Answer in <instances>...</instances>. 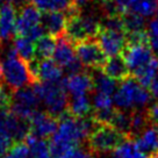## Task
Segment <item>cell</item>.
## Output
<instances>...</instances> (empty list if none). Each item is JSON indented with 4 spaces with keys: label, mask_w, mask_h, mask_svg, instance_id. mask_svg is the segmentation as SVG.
<instances>
[{
    "label": "cell",
    "mask_w": 158,
    "mask_h": 158,
    "mask_svg": "<svg viewBox=\"0 0 158 158\" xmlns=\"http://www.w3.org/2000/svg\"><path fill=\"white\" fill-rule=\"evenodd\" d=\"M1 68L4 81L14 92L25 89L30 84H36L28 63L20 58L13 45L6 48L4 57L1 59Z\"/></svg>",
    "instance_id": "obj_1"
},
{
    "label": "cell",
    "mask_w": 158,
    "mask_h": 158,
    "mask_svg": "<svg viewBox=\"0 0 158 158\" xmlns=\"http://www.w3.org/2000/svg\"><path fill=\"white\" fill-rule=\"evenodd\" d=\"M152 95L148 89L143 87L134 77L126 79L118 87L113 95L114 105L121 110H137L149 104Z\"/></svg>",
    "instance_id": "obj_2"
},
{
    "label": "cell",
    "mask_w": 158,
    "mask_h": 158,
    "mask_svg": "<svg viewBox=\"0 0 158 158\" xmlns=\"http://www.w3.org/2000/svg\"><path fill=\"white\" fill-rule=\"evenodd\" d=\"M33 89L40 101L44 105L45 112L51 116L59 120L62 115L68 113L70 99L62 83L47 84L39 81L33 85Z\"/></svg>",
    "instance_id": "obj_3"
},
{
    "label": "cell",
    "mask_w": 158,
    "mask_h": 158,
    "mask_svg": "<svg viewBox=\"0 0 158 158\" xmlns=\"http://www.w3.org/2000/svg\"><path fill=\"white\" fill-rule=\"evenodd\" d=\"M100 22L101 21L92 14H80L79 12L77 14L69 15L64 36L74 45L92 40L100 33Z\"/></svg>",
    "instance_id": "obj_4"
},
{
    "label": "cell",
    "mask_w": 158,
    "mask_h": 158,
    "mask_svg": "<svg viewBox=\"0 0 158 158\" xmlns=\"http://www.w3.org/2000/svg\"><path fill=\"white\" fill-rule=\"evenodd\" d=\"M128 137L126 135L120 133L112 126L97 124V127L87 138V144L91 152L104 153L114 151Z\"/></svg>",
    "instance_id": "obj_5"
},
{
    "label": "cell",
    "mask_w": 158,
    "mask_h": 158,
    "mask_svg": "<svg viewBox=\"0 0 158 158\" xmlns=\"http://www.w3.org/2000/svg\"><path fill=\"white\" fill-rule=\"evenodd\" d=\"M40 99L37 98L33 87H25L19 91H15L12 97L10 112L21 120L28 121L31 118L40 107Z\"/></svg>",
    "instance_id": "obj_6"
},
{
    "label": "cell",
    "mask_w": 158,
    "mask_h": 158,
    "mask_svg": "<svg viewBox=\"0 0 158 158\" xmlns=\"http://www.w3.org/2000/svg\"><path fill=\"white\" fill-rule=\"evenodd\" d=\"M0 135L8 137L14 143H20L30 135L29 122L19 118L10 108L4 109L0 112Z\"/></svg>",
    "instance_id": "obj_7"
},
{
    "label": "cell",
    "mask_w": 158,
    "mask_h": 158,
    "mask_svg": "<svg viewBox=\"0 0 158 158\" xmlns=\"http://www.w3.org/2000/svg\"><path fill=\"white\" fill-rule=\"evenodd\" d=\"M73 45L65 36H62L57 39V45L52 56L55 62L69 74L79 73L83 68V64L76 55V48Z\"/></svg>",
    "instance_id": "obj_8"
},
{
    "label": "cell",
    "mask_w": 158,
    "mask_h": 158,
    "mask_svg": "<svg viewBox=\"0 0 158 158\" xmlns=\"http://www.w3.org/2000/svg\"><path fill=\"white\" fill-rule=\"evenodd\" d=\"M76 55L83 66L93 70H101L107 60V56L100 48L97 40H89L76 44Z\"/></svg>",
    "instance_id": "obj_9"
},
{
    "label": "cell",
    "mask_w": 158,
    "mask_h": 158,
    "mask_svg": "<svg viewBox=\"0 0 158 158\" xmlns=\"http://www.w3.org/2000/svg\"><path fill=\"white\" fill-rule=\"evenodd\" d=\"M42 15L43 14L41 13V10L33 2L23 5L21 7V10L18 12L15 35L28 37L31 30L41 25Z\"/></svg>",
    "instance_id": "obj_10"
},
{
    "label": "cell",
    "mask_w": 158,
    "mask_h": 158,
    "mask_svg": "<svg viewBox=\"0 0 158 158\" xmlns=\"http://www.w3.org/2000/svg\"><path fill=\"white\" fill-rule=\"evenodd\" d=\"M97 42L105 55L110 58L123 54L124 49L127 48V34L100 29V33L97 36Z\"/></svg>",
    "instance_id": "obj_11"
},
{
    "label": "cell",
    "mask_w": 158,
    "mask_h": 158,
    "mask_svg": "<svg viewBox=\"0 0 158 158\" xmlns=\"http://www.w3.org/2000/svg\"><path fill=\"white\" fill-rule=\"evenodd\" d=\"M59 121L54 116H51L47 112L37 110L29 120L30 135L35 137L45 139L52 137L58 129Z\"/></svg>",
    "instance_id": "obj_12"
},
{
    "label": "cell",
    "mask_w": 158,
    "mask_h": 158,
    "mask_svg": "<svg viewBox=\"0 0 158 158\" xmlns=\"http://www.w3.org/2000/svg\"><path fill=\"white\" fill-rule=\"evenodd\" d=\"M122 57L126 60L131 74L148 65L155 58L150 45H127Z\"/></svg>",
    "instance_id": "obj_13"
},
{
    "label": "cell",
    "mask_w": 158,
    "mask_h": 158,
    "mask_svg": "<svg viewBox=\"0 0 158 158\" xmlns=\"http://www.w3.org/2000/svg\"><path fill=\"white\" fill-rule=\"evenodd\" d=\"M62 85L65 91L72 97L87 95L89 92L93 91V78L92 74L87 72H79L76 74H69L62 80Z\"/></svg>",
    "instance_id": "obj_14"
},
{
    "label": "cell",
    "mask_w": 158,
    "mask_h": 158,
    "mask_svg": "<svg viewBox=\"0 0 158 158\" xmlns=\"http://www.w3.org/2000/svg\"><path fill=\"white\" fill-rule=\"evenodd\" d=\"M18 10L14 5L5 2L0 6V41H7L15 34Z\"/></svg>",
    "instance_id": "obj_15"
},
{
    "label": "cell",
    "mask_w": 158,
    "mask_h": 158,
    "mask_svg": "<svg viewBox=\"0 0 158 158\" xmlns=\"http://www.w3.org/2000/svg\"><path fill=\"white\" fill-rule=\"evenodd\" d=\"M68 16L62 12H45L42 15L41 25L44 29L45 34L59 39L65 35Z\"/></svg>",
    "instance_id": "obj_16"
},
{
    "label": "cell",
    "mask_w": 158,
    "mask_h": 158,
    "mask_svg": "<svg viewBox=\"0 0 158 158\" xmlns=\"http://www.w3.org/2000/svg\"><path fill=\"white\" fill-rule=\"evenodd\" d=\"M137 149L149 158H158V130L155 126H150L141 136L134 139Z\"/></svg>",
    "instance_id": "obj_17"
},
{
    "label": "cell",
    "mask_w": 158,
    "mask_h": 158,
    "mask_svg": "<svg viewBox=\"0 0 158 158\" xmlns=\"http://www.w3.org/2000/svg\"><path fill=\"white\" fill-rule=\"evenodd\" d=\"M37 79L41 83L59 84L63 80V69L52 58L39 60Z\"/></svg>",
    "instance_id": "obj_18"
},
{
    "label": "cell",
    "mask_w": 158,
    "mask_h": 158,
    "mask_svg": "<svg viewBox=\"0 0 158 158\" xmlns=\"http://www.w3.org/2000/svg\"><path fill=\"white\" fill-rule=\"evenodd\" d=\"M101 71L107 77L114 79L115 81H124L131 77L130 70L122 56H115L107 58L106 63L101 68Z\"/></svg>",
    "instance_id": "obj_19"
},
{
    "label": "cell",
    "mask_w": 158,
    "mask_h": 158,
    "mask_svg": "<svg viewBox=\"0 0 158 158\" xmlns=\"http://www.w3.org/2000/svg\"><path fill=\"white\" fill-rule=\"evenodd\" d=\"M33 4L44 12H66L68 16L79 13V8L73 4V0H36Z\"/></svg>",
    "instance_id": "obj_20"
},
{
    "label": "cell",
    "mask_w": 158,
    "mask_h": 158,
    "mask_svg": "<svg viewBox=\"0 0 158 158\" xmlns=\"http://www.w3.org/2000/svg\"><path fill=\"white\" fill-rule=\"evenodd\" d=\"M92 109V104L87 95L71 97L69 100L68 113L77 118H85Z\"/></svg>",
    "instance_id": "obj_21"
},
{
    "label": "cell",
    "mask_w": 158,
    "mask_h": 158,
    "mask_svg": "<svg viewBox=\"0 0 158 158\" xmlns=\"http://www.w3.org/2000/svg\"><path fill=\"white\" fill-rule=\"evenodd\" d=\"M95 73L92 74L93 78V87L97 93L107 94V95H114L116 92L118 84L114 79L107 77L101 70H94Z\"/></svg>",
    "instance_id": "obj_22"
},
{
    "label": "cell",
    "mask_w": 158,
    "mask_h": 158,
    "mask_svg": "<svg viewBox=\"0 0 158 158\" xmlns=\"http://www.w3.org/2000/svg\"><path fill=\"white\" fill-rule=\"evenodd\" d=\"M15 51L18 52L20 58L29 63L31 60L36 59V45L35 42L23 36H16L13 42Z\"/></svg>",
    "instance_id": "obj_23"
},
{
    "label": "cell",
    "mask_w": 158,
    "mask_h": 158,
    "mask_svg": "<svg viewBox=\"0 0 158 158\" xmlns=\"http://www.w3.org/2000/svg\"><path fill=\"white\" fill-rule=\"evenodd\" d=\"M131 77L136 79L143 87L149 89L152 81L158 77V58L155 57L148 65L131 74Z\"/></svg>",
    "instance_id": "obj_24"
},
{
    "label": "cell",
    "mask_w": 158,
    "mask_h": 158,
    "mask_svg": "<svg viewBox=\"0 0 158 158\" xmlns=\"http://www.w3.org/2000/svg\"><path fill=\"white\" fill-rule=\"evenodd\" d=\"M26 144L29 148V158H52L49 144L45 139L29 135L26 138Z\"/></svg>",
    "instance_id": "obj_25"
},
{
    "label": "cell",
    "mask_w": 158,
    "mask_h": 158,
    "mask_svg": "<svg viewBox=\"0 0 158 158\" xmlns=\"http://www.w3.org/2000/svg\"><path fill=\"white\" fill-rule=\"evenodd\" d=\"M36 45V59H50L54 56L55 49L57 45V39H55L50 35L45 34L39 41L35 42Z\"/></svg>",
    "instance_id": "obj_26"
},
{
    "label": "cell",
    "mask_w": 158,
    "mask_h": 158,
    "mask_svg": "<svg viewBox=\"0 0 158 158\" xmlns=\"http://www.w3.org/2000/svg\"><path fill=\"white\" fill-rule=\"evenodd\" d=\"M130 124H131V112L129 113L127 110H121V109L115 108L109 126H112L113 128H115L129 138Z\"/></svg>",
    "instance_id": "obj_27"
},
{
    "label": "cell",
    "mask_w": 158,
    "mask_h": 158,
    "mask_svg": "<svg viewBox=\"0 0 158 158\" xmlns=\"http://www.w3.org/2000/svg\"><path fill=\"white\" fill-rule=\"evenodd\" d=\"M123 20L124 29L126 34L134 33V31H139V30H145V19L141 15L136 14L134 12H127L121 15Z\"/></svg>",
    "instance_id": "obj_28"
},
{
    "label": "cell",
    "mask_w": 158,
    "mask_h": 158,
    "mask_svg": "<svg viewBox=\"0 0 158 158\" xmlns=\"http://www.w3.org/2000/svg\"><path fill=\"white\" fill-rule=\"evenodd\" d=\"M158 0H136L130 12L141 15L142 18H151L157 13Z\"/></svg>",
    "instance_id": "obj_29"
},
{
    "label": "cell",
    "mask_w": 158,
    "mask_h": 158,
    "mask_svg": "<svg viewBox=\"0 0 158 158\" xmlns=\"http://www.w3.org/2000/svg\"><path fill=\"white\" fill-rule=\"evenodd\" d=\"M137 150L135 141L131 138H127L123 143L114 150L112 158H135Z\"/></svg>",
    "instance_id": "obj_30"
},
{
    "label": "cell",
    "mask_w": 158,
    "mask_h": 158,
    "mask_svg": "<svg viewBox=\"0 0 158 158\" xmlns=\"http://www.w3.org/2000/svg\"><path fill=\"white\" fill-rule=\"evenodd\" d=\"M100 25H101V29L104 30H110V31H118V33H124L126 34L123 20H122L121 15L105 16V19L101 20Z\"/></svg>",
    "instance_id": "obj_31"
},
{
    "label": "cell",
    "mask_w": 158,
    "mask_h": 158,
    "mask_svg": "<svg viewBox=\"0 0 158 158\" xmlns=\"http://www.w3.org/2000/svg\"><path fill=\"white\" fill-rule=\"evenodd\" d=\"M114 100L110 95L102 93H95L93 94L92 99V107L94 112H101V110H108L113 108Z\"/></svg>",
    "instance_id": "obj_32"
},
{
    "label": "cell",
    "mask_w": 158,
    "mask_h": 158,
    "mask_svg": "<svg viewBox=\"0 0 158 158\" xmlns=\"http://www.w3.org/2000/svg\"><path fill=\"white\" fill-rule=\"evenodd\" d=\"M2 158H29V148L23 142L15 143L8 153Z\"/></svg>",
    "instance_id": "obj_33"
},
{
    "label": "cell",
    "mask_w": 158,
    "mask_h": 158,
    "mask_svg": "<svg viewBox=\"0 0 158 158\" xmlns=\"http://www.w3.org/2000/svg\"><path fill=\"white\" fill-rule=\"evenodd\" d=\"M112 1L114 2V5L118 8V13L121 15L127 12H130L136 2V0H112Z\"/></svg>",
    "instance_id": "obj_34"
},
{
    "label": "cell",
    "mask_w": 158,
    "mask_h": 158,
    "mask_svg": "<svg viewBox=\"0 0 158 158\" xmlns=\"http://www.w3.org/2000/svg\"><path fill=\"white\" fill-rule=\"evenodd\" d=\"M14 144L15 143L12 139H10V138L6 137V136L0 135V158L6 156Z\"/></svg>",
    "instance_id": "obj_35"
},
{
    "label": "cell",
    "mask_w": 158,
    "mask_h": 158,
    "mask_svg": "<svg viewBox=\"0 0 158 158\" xmlns=\"http://www.w3.org/2000/svg\"><path fill=\"white\" fill-rule=\"evenodd\" d=\"M147 115H148L149 122L151 126H158V101L147 110Z\"/></svg>",
    "instance_id": "obj_36"
},
{
    "label": "cell",
    "mask_w": 158,
    "mask_h": 158,
    "mask_svg": "<svg viewBox=\"0 0 158 158\" xmlns=\"http://www.w3.org/2000/svg\"><path fill=\"white\" fill-rule=\"evenodd\" d=\"M10 94L5 91V89L0 87V112L4 109H8L10 107Z\"/></svg>",
    "instance_id": "obj_37"
},
{
    "label": "cell",
    "mask_w": 158,
    "mask_h": 158,
    "mask_svg": "<svg viewBox=\"0 0 158 158\" xmlns=\"http://www.w3.org/2000/svg\"><path fill=\"white\" fill-rule=\"evenodd\" d=\"M148 33H149V36L157 37L158 39V19H153L149 22Z\"/></svg>",
    "instance_id": "obj_38"
},
{
    "label": "cell",
    "mask_w": 158,
    "mask_h": 158,
    "mask_svg": "<svg viewBox=\"0 0 158 158\" xmlns=\"http://www.w3.org/2000/svg\"><path fill=\"white\" fill-rule=\"evenodd\" d=\"M69 158H91V156H89V153H87L86 151L80 150V149L78 148L77 150H74L73 152H72V155H71Z\"/></svg>",
    "instance_id": "obj_39"
},
{
    "label": "cell",
    "mask_w": 158,
    "mask_h": 158,
    "mask_svg": "<svg viewBox=\"0 0 158 158\" xmlns=\"http://www.w3.org/2000/svg\"><path fill=\"white\" fill-rule=\"evenodd\" d=\"M149 91H150V93H151L153 98H158V77L153 80L152 84L150 85Z\"/></svg>",
    "instance_id": "obj_40"
},
{
    "label": "cell",
    "mask_w": 158,
    "mask_h": 158,
    "mask_svg": "<svg viewBox=\"0 0 158 158\" xmlns=\"http://www.w3.org/2000/svg\"><path fill=\"white\" fill-rule=\"evenodd\" d=\"M89 1V0H73V4L79 8V7H81V6L86 5Z\"/></svg>",
    "instance_id": "obj_41"
},
{
    "label": "cell",
    "mask_w": 158,
    "mask_h": 158,
    "mask_svg": "<svg viewBox=\"0 0 158 158\" xmlns=\"http://www.w3.org/2000/svg\"><path fill=\"white\" fill-rule=\"evenodd\" d=\"M26 0H7V2H10L12 5H22L25 4Z\"/></svg>",
    "instance_id": "obj_42"
},
{
    "label": "cell",
    "mask_w": 158,
    "mask_h": 158,
    "mask_svg": "<svg viewBox=\"0 0 158 158\" xmlns=\"http://www.w3.org/2000/svg\"><path fill=\"white\" fill-rule=\"evenodd\" d=\"M97 1H99V2H100V4H102V5H106V4L110 2L112 0H97Z\"/></svg>",
    "instance_id": "obj_43"
},
{
    "label": "cell",
    "mask_w": 158,
    "mask_h": 158,
    "mask_svg": "<svg viewBox=\"0 0 158 158\" xmlns=\"http://www.w3.org/2000/svg\"><path fill=\"white\" fill-rule=\"evenodd\" d=\"M1 80H4V79H2V68H1V62H0V83H1Z\"/></svg>",
    "instance_id": "obj_44"
},
{
    "label": "cell",
    "mask_w": 158,
    "mask_h": 158,
    "mask_svg": "<svg viewBox=\"0 0 158 158\" xmlns=\"http://www.w3.org/2000/svg\"><path fill=\"white\" fill-rule=\"evenodd\" d=\"M156 15H157V19H158V10H157V13H156Z\"/></svg>",
    "instance_id": "obj_45"
},
{
    "label": "cell",
    "mask_w": 158,
    "mask_h": 158,
    "mask_svg": "<svg viewBox=\"0 0 158 158\" xmlns=\"http://www.w3.org/2000/svg\"><path fill=\"white\" fill-rule=\"evenodd\" d=\"M1 1H2V0H0V6H1V5H2V4H1Z\"/></svg>",
    "instance_id": "obj_46"
},
{
    "label": "cell",
    "mask_w": 158,
    "mask_h": 158,
    "mask_svg": "<svg viewBox=\"0 0 158 158\" xmlns=\"http://www.w3.org/2000/svg\"><path fill=\"white\" fill-rule=\"evenodd\" d=\"M155 127H156V128H157V130H158V126H155Z\"/></svg>",
    "instance_id": "obj_47"
},
{
    "label": "cell",
    "mask_w": 158,
    "mask_h": 158,
    "mask_svg": "<svg viewBox=\"0 0 158 158\" xmlns=\"http://www.w3.org/2000/svg\"><path fill=\"white\" fill-rule=\"evenodd\" d=\"M31 1H33V2H34V1H36V0H31Z\"/></svg>",
    "instance_id": "obj_48"
}]
</instances>
